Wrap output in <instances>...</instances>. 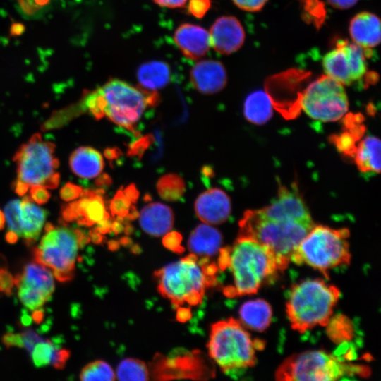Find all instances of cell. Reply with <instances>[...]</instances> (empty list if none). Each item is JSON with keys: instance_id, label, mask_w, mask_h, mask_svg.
<instances>
[{"instance_id": "cell-1", "label": "cell", "mask_w": 381, "mask_h": 381, "mask_svg": "<svg viewBox=\"0 0 381 381\" xmlns=\"http://www.w3.org/2000/svg\"><path fill=\"white\" fill-rule=\"evenodd\" d=\"M219 253L218 267L229 270L231 274L232 283L223 289L228 297L255 294L283 271L270 249L248 237L238 236L232 246L221 248Z\"/></svg>"}, {"instance_id": "cell-2", "label": "cell", "mask_w": 381, "mask_h": 381, "mask_svg": "<svg viewBox=\"0 0 381 381\" xmlns=\"http://www.w3.org/2000/svg\"><path fill=\"white\" fill-rule=\"evenodd\" d=\"M157 100L155 92L113 78L89 93L85 104L97 119L107 116L116 125L133 131L146 107Z\"/></svg>"}, {"instance_id": "cell-3", "label": "cell", "mask_w": 381, "mask_h": 381, "mask_svg": "<svg viewBox=\"0 0 381 381\" xmlns=\"http://www.w3.org/2000/svg\"><path fill=\"white\" fill-rule=\"evenodd\" d=\"M340 295L337 287L319 279L294 284L286 305L291 327L303 333L317 326H326Z\"/></svg>"}, {"instance_id": "cell-4", "label": "cell", "mask_w": 381, "mask_h": 381, "mask_svg": "<svg viewBox=\"0 0 381 381\" xmlns=\"http://www.w3.org/2000/svg\"><path fill=\"white\" fill-rule=\"evenodd\" d=\"M263 346L262 341L253 340L241 322L234 318L213 324L207 344L210 358L229 375L253 366L255 351Z\"/></svg>"}, {"instance_id": "cell-5", "label": "cell", "mask_w": 381, "mask_h": 381, "mask_svg": "<svg viewBox=\"0 0 381 381\" xmlns=\"http://www.w3.org/2000/svg\"><path fill=\"white\" fill-rule=\"evenodd\" d=\"M314 226L313 221H276L262 217L258 210L246 211L239 222L238 236L250 238L270 249L283 270L298 245Z\"/></svg>"}, {"instance_id": "cell-6", "label": "cell", "mask_w": 381, "mask_h": 381, "mask_svg": "<svg viewBox=\"0 0 381 381\" xmlns=\"http://www.w3.org/2000/svg\"><path fill=\"white\" fill-rule=\"evenodd\" d=\"M207 262L209 260H198V256L190 253L155 271L158 291L176 306L184 303L198 304L205 289L217 281L216 277L205 272V265Z\"/></svg>"}, {"instance_id": "cell-7", "label": "cell", "mask_w": 381, "mask_h": 381, "mask_svg": "<svg viewBox=\"0 0 381 381\" xmlns=\"http://www.w3.org/2000/svg\"><path fill=\"white\" fill-rule=\"evenodd\" d=\"M347 229L313 226L293 252L291 261L307 265L328 278L329 270L350 263Z\"/></svg>"}, {"instance_id": "cell-8", "label": "cell", "mask_w": 381, "mask_h": 381, "mask_svg": "<svg viewBox=\"0 0 381 381\" xmlns=\"http://www.w3.org/2000/svg\"><path fill=\"white\" fill-rule=\"evenodd\" d=\"M17 180L14 189L23 195L32 187L55 188L59 183V162L55 155V145L34 134L14 155Z\"/></svg>"}, {"instance_id": "cell-9", "label": "cell", "mask_w": 381, "mask_h": 381, "mask_svg": "<svg viewBox=\"0 0 381 381\" xmlns=\"http://www.w3.org/2000/svg\"><path fill=\"white\" fill-rule=\"evenodd\" d=\"M370 369L362 365L345 363L324 351H307L284 360L275 372L278 380L330 381L349 376H366Z\"/></svg>"}, {"instance_id": "cell-10", "label": "cell", "mask_w": 381, "mask_h": 381, "mask_svg": "<svg viewBox=\"0 0 381 381\" xmlns=\"http://www.w3.org/2000/svg\"><path fill=\"white\" fill-rule=\"evenodd\" d=\"M87 240L78 229L49 223L40 244L33 250L34 259L49 268L56 279L71 280L74 276L78 250Z\"/></svg>"}, {"instance_id": "cell-11", "label": "cell", "mask_w": 381, "mask_h": 381, "mask_svg": "<svg viewBox=\"0 0 381 381\" xmlns=\"http://www.w3.org/2000/svg\"><path fill=\"white\" fill-rule=\"evenodd\" d=\"M301 104L310 118L323 122L340 119L349 108L344 85L326 75L307 87L302 94Z\"/></svg>"}, {"instance_id": "cell-12", "label": "cell", "mask_w": 381, "mask_h": 381, "mask_svg": "<svg viewBox=\"0 0 381 381\" xmlns=\"http://www.w3.org/2000/svg\"><path fill=\"white\" fill-rule=\"evenodd\" d=\"M370 53L371 49H363L346 40H339L336 42L334 48L322 59L325 73L343 85H350L366 74V60Z\"/></svg>"}, {"instance_id": "cell-13", "label": "cell", "mask_w": 381, "mask_h": 381, "mask_svg": "<svg viewBox=\"0 0 381 381\" xmlns=\"http://www.w3.org/2000/svg\"><path fill=\"white\" fill-rule=\"evenodd\" d=\"M150 369L155 380H207L214 375L211 363L199 351L177 350L169 356L157 353Z\"/></svg>"}, {"instance_id": "cell-14", "label": "cell", "mask_w": 381, "mask_h": 381, "mask_svg": "<svg viewBox=\"0 0 381 381\" xmlns=\"http://www.w3.org/2000/svg\"><path fill=\"white\" fill-rule=\"evenodd\" d=\"M18 296L30 310H37L50 299L54 290L52 271L37 262L27 264L22 272L14 277Z\"/></svg>"}, {"instance_id": "cell-15", "label": "cell", "mask_w": 381, "mask_h": 381, "mask_svg": "<svg viewBox=\"0 0 381 381\" xmlns=\"http://www.w3.org/2000/svg\"><path fill=\"white\" fill-rule=\"evenodd\" d=\"M47 215V212L27 195L21 200H11L4 209L8 232L24 238L29 245L40 235Z\"/></svg>"}, {"instance_id": "cell-16", "label": "cell", "mask_w": 381, "mask_h": 381, "mask_svg": "<svg viewBox=\"0 0 381 381\" xmlns=\"http://www.w3.org/2000/svg\"><path fill=\"white\" fill-rule=\"evenodd\" d=\"M268 219L276 221H312L309 211L296 187L281 186L277 198L267 207L258 210Z\"/></svg>"}, {"instance_id": "cell-17", "label": "cell", "mask_w": 381, "mask_h": 381, "mask_svg": "<svg viewBox=\"0 0 381 381\" xmlns=\"http://www.w3.org/2000/svg\"><path fill=\"white\" fill-rule=\"evenodd\" d=\"M62 217L66 222H77L82 225L91 226L108 219L102 196L92 190L83 191L80 198L75 200L62 210Z\"/></svg>"}, {"instance_id": "cell-18", "label": "cell", "mask_w": 381, "mask_h": 381, "mask_svg": "<svg viewBox=\"0 0 381 381\" xmlns=\"http://www.w3.org/2000/svg\"><path fill=\"white\" fill-rule=\"evenodd\" d=\"M210 44L221 54H231L244 43L246 35L240 21L234 16L218 18L210 28Z\"/></svg>"}, {"instance_id": "cell-19", "label": "cell", "mask_w": 381, "mask_h": 381, "mask_svg": "<svg viewBox=\"0 0 381 381\" xmlns=\"http://www.w3.org/2000/svg\"><path fill=\"white\" fill-rule=\"evenodd\" d=\"M190 80L199 92L212 95L221 91L227 83V74L224 65L214 59L198 61L190 69Z\"/></svg>"}, {"instance_id": "cell-20", "label": "cell", "mask_w": 381, "mask_h": 381, "mask_svg": "<svg viewBox=\"0 0 381 381\" xmlns=\"http://www.w3.org/2000/svg\"><path fill=\"white\" fill-rule=\"evenodd\" d=\"M231 206L230 199L225 192L219 188H210L197 198L195 212L202 222L219 224L230 216Z\"/></svg>"}, {"instance_id": "cell-21", "label": "cell", "mask_w": 381, "mask_h": 381, "mask_svg": "<svg viewBox=\"0 0 381 381\" xmlns=\"http://www.w3.org/2000/svg\"><path fill=\"white\" fill-rule=\"evenodd\" d=\"M173 39L183 55L191 60L202 58L211 47L209 32L193 23L181 24L174 31Z\"/></svg>"}, {"instance_id": "cell-22", "label": "cell", "mask_w": 381, "mask_h": 381, "mask_svg": "<svg viewBox=\"0 0 381 381\" xmlns=\"http://www.w3.org/2000/svg\"><path fill=\"white\" fill-rule=\"evenodd\" d=\"M349 30L353 42L363 49H371L380 42V20L371 12L362 11L355 15L349 23Z\"/></svg>"}, {"instance_id": "cell-23", "label": "cell", "mask_w": 381, "mask_h": 381, "mask_svg": "<svg viewBox=\"0 0 381 381\" xmlns=\"http://www.w3.org/2000/svg\"><path fill=\"white\" fill-rule=\"evenodd\" d=\"M139 222L146 234L154 236H164L173 226V212L164 204L152 202L141 210Z\"/></svg>"}, {"instance_id": "cell-24", "label": "cell", "mask_w": 381, "mask_h": 381, "mask_svg": "<svg viewBox=\"0 0 381 381\" xmlns=\"http://www.w3.org/2000/svg\"><path fill=\"white\" fill-rule=\"evenodd\" d=\"M222 244V234L208 224H201L191 232L188 248L196 256L209 258L219 252Z\"/></svg>"}, {"instance_id": "cell-25", "label": "cell", "mask_w": 381, "mask_h": 381, "mask_svg": "<svg viewBox=\"0 0 381 381\" xmlns=\"http://www.w3.org/2000/svg\"><path fill=\"white\" fill-rule=\"evenodd\" d=\"M72 172L78 177L91 179L99 176L104 168L102 155L95 149L83 146L75 150L69 158Z\"/></svg>"}, {"instance_id": "cell-26", "label": "cell", "mask_w": 381, "mask_h": 381, "mask_svg": "<svg viewBox=\"0 0 381 381\" xmlns=\"http://www.w3.org/2000/svg\"><path fill=\"white\" fill-rule=\"evenodd\" d=\"M355 162L361 173L375 175L380 171V141L368 135L356 145L353 155Z\"/></svg>"}, {"instance_id": "cell-27", "label": "cell", "mask_w": 381, "mask_h": 381, "mask_svg": "<svg viewBox=\"0 0 381 381\" xmlns=\"http://www.w3.org/2000/svg\"><path fill=\"white\" fill-rule=\"evenodd\" d=\"M171 68L163 61L152 60L141 64L137 78L143 89L151 92L164 87L171 79Z\"/></svg>"}, {"instance_id": "cell-28", "label": "cell", "mask_w": 381, "mask_h": 381, "mask_svg": "<svg viewBox=\"0 0 381 381\" xmlns=\"http://www.w3.org/2000/svg\"><path fill=\"white\" fill-rule=\"evenodd\" d=\"M239 315L245 326L253 330L262 332L270 325L272 310L266 301L254 299L248 301L241 305L239 309Z\"/></svg>"}, {"instance_id": "cell-29", "label": "cell", "mask_w": 381, "mask_h": 381, "mask_svg": "<svg viewBox=\"0 0 381 381\" xmlns=\"http://www.w3.org/2000/svg\"><path fill=\"white\" fill-rule=\"evenodd\" d=\"M244 115L246 119L255 124H263L272 115L271 99L262 91L250 94L244 103Z\"/></svg>"}, {"instance_id": "cell-30", "label": "cell", "mask_w": 381, "mask_h": 381, "mask_svg": "<svg viewBox=\"0 0 381 381\" xmlns=\"http://www.w3.org/2000/svg\"><path fill=\"white\" fill-rule=\"evenodd\" d=\"M116 377L119 380H148L149 371L146 364L135 358L122 360L116 368Z\"/></svg>"}, {"instance_id": "cell-31", "label": "cell", "mask_w": 381, "mask_h": 381, "mask_svg": "<svg viewBox=\"0 0 381 381\" xmlns=\"http://www.w3.org/2000/svg\"><path fill=\"white\" fill-rule=\"evenodd\" d=\"M157 189L159 196L167 201H176L183 195L185 184L179 175L169 174L159 179L157 183Z\"/></svg>"}, {"instance_id": "cell-32", "label": "cell", "mask_w": 381, "mask_h": 381, "mask_svg": "<svg viewBox=\"0 0 381 381\" xmlns=\"http://www.w3.org/2000/svg\"><path fill=\"white\" fill-rule=\"evenodd\" d=\"M60 348L47 339L37 343L30 353L34 365L37 368L52 365Z\"/></svg>"}, {"instance_id": "cell-33", "label": "cell", "mask_w": 381, "mask_h": 381, "mask_svg": "<svg viewBox=\"0 0 381 381\" xmlns=\"http://www.w3.org/2000/svg\"><path fill=\"white\" fill-rule=\"evenodd\" d=\"M115 373L111 367L105 361L97 360L86 365L80 373L83 381L115 380Z\"/></svg>"}, {"instance_id": "cell-34", "label": "cell", "mask_w": 381, "mask_h": 381, "mask_svg": "<svg viewBox=\"0 0 381 381\" xmlns=\"http://www.w3.org/2000/svg\"><path fill=\"white\" fill-rule=\"evenodd\" d=\"M327 332L329 337L335 342H341L351 338L353 326L350 320L344 315H337L329 319Z\"/></svg>"}, {"instance_id": "cell-35", "label": "cell", "mask_w": 381, "mask_h": 381, "mask_svg": "<svg viewBox=\"0 0 381 381\" xmlns=\"http://www.w3.org/2000/svg\"><path fill=\"white\" fill-rule=\"evenodd\" d=\"M131 202L123 190H118L110 203L111 214L119 217H124L128 215L131 217L133 215V212L131 211L133 209Z\"/></svg>"}, {"instance_id": "cell-36", "label": "cell", "mask_w": 381, "mask_h": 381, "mask_svg": "<svg viewBox=\"0 0 381 381\" xmlns=\"http://www.w3.org/2000/svg\"><path fill=\"white\" fill-rule=\"evenodd\" d=\"M15 285L14 277L8 271L7 268L0 267V295L11 294Z\"/></svg>"}, {"instance_id": "cell-37", "label": "cell", "mask_w": 381, "mask_h": 381, "mask_svg": "<svg viewBox=\"0 0 381 381\" xmlns=\"http://www.w3.org/2000/svg\"><path fill=\"white\" fill-rule=\"evenodd\" d=\"M83 191L81 187L72 183H67L61 188L59 195L63 200L70 202L80 197Z\"/></svg>"}, {"instance_id": "cell-38", "label": "cell", "mask_w": 381, "mask_h": 381, "mask_svg": "<svg viewBox=\"0 0 381 381\" xmlns=\"http://www.w3.org/2000/svg\"><path fill=\"white\" fill-rule=\"evenodd\" d=\"M211 6L210 0H189L188 11L196 18H202Z\"/></svg>"}, {"instance_id": "cell-39", "label": "cell", "mask_w": 381, "mask_h": 381, "mask_svg": "<svg viewBox=\"0 0 381 381\" xmlns=\"http://www.w3.org/2000/svg\"><path fill=\"white\" fill-rule=\"evenodd\" d=\"M181 236L176 231L168 232L163 238L164 246L174 252L181 253L183 248L181 245Z\"/></svg>"}, {"instance_id": "cell-40", "label": "cell", "mask_w": 381, "mask_h": 381, "mask_svg": "<svg viewBox=\"0 0 381 381\" xmlns=\"http://www.w3.org/2000/svg\"><path fill=\"white\" fill-rule=\"evenodd\" d=\"M23 347L25 348L28 353H30L34 346L42 341L44 338L40 337L37 332L32 329H27L20 333Z\"/></svg>"}, {"instance_id": "cell-41", "label": "cell", "mask_w": 381, "mask_h": 381, "mask_svg": "<svg viewBox=\"0 0 381 381\" xmlns=\"http://www.w3.org/2000/svg\"><path fill=\"white\" fill-rule=\"evenodd\" d=\"M233 2L241 9L248 12L260 11L267 0H232Z\"/></svg>"}, {"instance_id": "cell-42", "label": "cell", "mask_w": 381, "mask_h": 381, "mask_svg": "<svg viewBox=\"0 0 381 381\" xmlns=\"http://www.w3.org/2000/svg\"><path fill=\"white\" fill-rule=\"evenodd\" d=\"M36 204L43 205L49 198L50 193L47 188L42 186H35L30 188V196Z\"/></svg>"}, {"instance_id": "cell-43", "label": "cell", "mask_w": 381, "mask_h": 381, "mask_svg": "<svg viewBox=\"0 0 381 381\" xmlns=\"http://www.w3.org/2000/svg\"><path fill=\"white\" fill-rule=\"evenodd\" d=\"M4 344L8 347H23V342L20 333L8 332L3 336Z\"/></svg>"}, {"instance_id": "cell-44", "label": "cell", "mask_w": 381, "mask_h": 381, "mask_svg": "<svg viewBox=\"0 0 381 381\" xmlns=\"http://www.w3.org/2000/svg\"><path fill=\"white\" fill-rule=\"evenodd\" d=\"M71 353L68 350L60 348L52 365L56 369H63Z\"/></svg>"}, {"instance_id": "cell-45", "label": "cell", "mask_w": 381, "mask_h": 381, "mask_svg": "<svg viewBox=\"0 0 381 381\" xmlns=\"http://www.w3.org/2000/svg\"><path fill=\"white\" fill-rule=\"evenodd\" d=\"M330 6L337 9H349L353 6L358 0H327Z\"/></svg>"}, {"instance_id": "cell-46", "label": "cell", "mask_w": 381, "mask_h": 381, "mask_svg": "<svg viewBox=\"0 0 381 381\" xmlns=\"http://www.w3.org/2000/svg\"><path fill=\"white\" fill-rule=\"evenodd\" d=\"M159 6L169 8H181L185 6L188 0H153Z\"/></svg>"}, {"instance_id": "cell-47", "label": "cell", "mask_w": 381, "mask_h": 381, "mask_svg": "<svg viewBox=\"0 0 381 381\" xmlns=\"http://www.w3.org/2000/svg\"><path fill=\"white\" fill-rule=\"evenodd\" d=\"M149 143V139L144 138L137 141L133 145H132L130 152L132 155H138L140 152H143Z\"/></svg>"}, {"instance_id": "cell-48", "label": "cell", "mask_w": 381, "mask_h": 381, "mask_svg": "<svg viewBox=\"0 0 381 381\" xmlns=\"http://www.w3.org/2000/svg\"><path fill=\"white\" fill-rule=\"evenodd\" d=\"M123 193L132 202H135L138 197V192L133 184L128 186Z\"/></svg>"}, {"instance_id": "cell-49", "label": "cell", "mask_w": 381, "mask_h": 381, "mask_svg": "<svg viewBox=\"0 0 381 381\" xmlns=\"http://www.w3.org/2000/svg\"><path fill=\"white\" fill-rule=\"evenodd\" d=\"M190 316V312L188 308H179L177 310V320L181 322H186L189 319Z\"/></svg>"}, {"instance_id": "cell-50", "label": "cell", "mask_w": 381, "mask_h": 381, "mask_svg": "<svg viewBox=\"0 0 381 381\" xmlns=\"http://www.w3.org/2000/svg\"><path fill=\"white\" fill-rule=\"evenodd\" d=\"M105 155L109 159L115 158L116 155V150L112 149L107 150L105 151Z\"/></svg>"}, {"instance_id": "cell-51", "label": "cell", "mask_w": 381, "mask_h": 381, "mask_svg": "<svg viewBox=\"0 0 381 381\" xmlns=\"http://www.w3.org/2000/svg\"><path fill=\"white\" fill-rule=\"evenodd\" d=\"M6 222L5 216L4 212L0 210V231L4 227Z\"/></svg>"}]
</instances>
